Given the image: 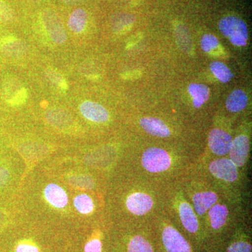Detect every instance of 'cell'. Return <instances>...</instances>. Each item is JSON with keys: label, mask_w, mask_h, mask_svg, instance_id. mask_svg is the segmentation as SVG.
I'll use <instances>...</instances> for the list:
<instances>
[{"label": "cell", "mask_w": 252, "mask_h": 252, "mask_svg": "<svg viewBox=\"0 0 252 252\" xmlns=\"http://www.w3.org/2000/svg\"><path fill=\"white\" fill-rule=\"evenodd\" d=\"M120 152L112 146H107L91 152L86 156L88 165L99 170H110L120 160Z\"/></svg>", "instance_id": "obj_10"}, {"label": "cell", "mask_w": 252, "mask_h": 252, "mask_svg": "<svg viewBox=\"0 0 252 252\" xmlns=\"http://www.w3.org/2000/svg\"><path fill=\"white\" fill-rule=\"evenodd\" d=\"M221 34L229 39L233 45L245 46L248 39V30L246 23L235 16L223 18L219 23Z\"/></svg>", "instance_id": "obj_8"}, {"label": "cell", "mask_w": 252, "mask_h": 252, "mask_svg": "<svg viewBox=\"0 0 252 252\" xmlns=\"http://www.w3.org/2000/svg\"><path fill=\"white\" fill-rule=\"evenodd\" d=\"M179 180L203 228L209 209L224 196L195 165Z\"/></svg>", "instance_id": "obj_5"}, {"label": "cell", "mask_w": 252, "mask_h": 252, "mask_svg": "<svg viewBox=\"0 0 252 252\" xmlns=\"http://www.w3.org/2000/svg\"><path fill=\"white\" fill-rule=\"evenodd\" d=\"M233 135L221 126H215L209 132L207 143L198 162L216 158L227 157L231 146Z\"/></svg>", "instance_id": "obj_6"}, {"label": "cell", "mask_w": 252, "mask_h": 252, "mask_svg": "<svg viewBox=\"0 0 252 252\" xmlns=\"http://www.w3.org/2000/svg\"><path fill=\"white\" fill-rule=\"evenodd\" d=\"M141 231L129 239L127 252H156L155 245L151 238L154 233L153 223L144 225Z\"/></svg>", "instance_id": "obj_12"}, {"label": "cell", "mask_w": 252, "mask_h": 252, "mask_svg": "<svg viewBox=\"0 0 252 252\" xmlns=\"http://www.w3.org/2000/svg\"><path fill=\"white\" fill-rule=\"evenodd\" d=\"M188 91L195 109L202 108L210 99V89L204 84L192 83L189 86Z\"/></svg>", "instance_id": "obj_18"}, {"label": "cell", "mask_w": 252, "mask_h": 252, "mask_svg": "<svg viewBox=\"0 0 252 252\" xmlns=\"http://www.w3.org/2000/svg\"><path fill=\"white\" fill-rule=\"evenodd\" d=\"M251 139L248 132H238L233 137L228 157L236 165L239 170L245 177H249Z\"/></svg>", "instance_id": "obj_7"}, {"label": "cell", "mask_w": 252, "mask_h": 252, "mask_svg": "<svg viewBox=\"0 0 252 252\" xmlns=\"http://www.w3.org/2000/svg\"><path fill=\"white\" fill-rule=\"evenodd\" d=\"M81 115L89 122L104 124L109 119L108 111L102 104L92 101H85L79 107Z\"/></svg>", "instance_id": "obj_14"}, {"label": "cell", "mask_w": 252, "mask_h": 252, "mask_svg": "<svg viewBox=\"0 0 252 252\" xmlns=\"http://www.w3.org/2000/svg\"><path fill=\"white\" fill-rule=\"evenodd\" d=\"M210 69L215 77L223 84L229 82L233 77V74L228 67L220 61L212 62L210 64Z\"/></svg>", "instance_id": "obj_24"}, {"label": "cell", "mask_w": 252, "mask_h": 252, "mask_svg": "<svg viewBox=\"0 0 252 252\" xmlns=\"http://www.w3.org/2000/svg\"><path fill=\"white\" fill-rule=\"evenodd\" d=\"M28 91L25 88H23V90L21 91L19 94L14 97L11 102H9V104L11 106H18L21 105L26 102L28 98Z\"/></svg>", "instance_id": "obj_30"}, {"label": "cell", "mask_w": 252, "mask_h": 252, "mask_svg": "<svg viewBox=\"0 0 252 252\" xmlns=\"http://www.w3.org/2000/svg\"><path fill=\"white\" fill-rule=\"evenodd\" d=\"M164 213L181 233L190 236L198 245L206 242L205 232L180 180L167 184Z\"/></svg>", "instance_id": "obj_3"}, {"label": "cell", "mask_w": 252, "mask_h": 252, "mask_svg": "<svg viewBox=\"0 0 252 252\" xmlns=\"http://www.w3.org/2000/svg\"><path fill=\"white\" fill-rule=\"evenodd\" d=\"M30 1H32V2L37 3L39 2V1H41V0H30Z\"/></svg>", "instance_id": "obj_35"}, {"label": "cell", "mask_w": 252, "mask_h": 252, "mask_svg": "<svg viewBox=\"0 0 252 252\" xmlns=\"http://www.w3.org/2000/svg\"><path fill=\"white\" fill-rule=\"evenodd\" d=\"M16 252H39V249L30 243H20L16 248Z\"/></svg>", "instance_id": "obj_31"}, {"label": "cell", "mask_w": 252, "mask_h": 252, "mask_svg": "<svg viewBox=\"0 0 252 252\" xmlns=\"http://www.w3.org/2000/svg\"><path fill=\"white\" fill-rule=\"evenodd\" d=\"M74 205L76 210L81 215H90L94 212V200L86 193L80 194L76 196L74 199Z\"/></svg>", "instance_id": "obj_23"}, {"label": "cell", "mask_w": 252, "mask_h": 252, "mask_svg": "<svg viewBox=\"0 0 252 252\" xmlns=\"http://www.w3.org/2000/svg\"><path fill=\"white\" fill-rule=\"evenodd\" d=\"M61 1L67 4H76L82 2L84 0H61Z\"/></svg>", "instance_id": "obj_33"}, {"label": "cell", "mask_w": 252, "mask_h": 252, "mask_svg": "<svg viewBox=\"0 0 252 252\" xmlns=\"http://www.w3.org/2000/svg\"><path fill=\"white\" fill-rule=\"evenodd\" d=\"M0 50L6 57L18 58L26 54L28 47L24 42L16 36L9 35L1 38L0 40Z\"/></svg>", "instance_id": "obj_15"}, {"label": "cell", "mask_w": 252, "mask_h": 252, "mask_svg": "<svg viewBox=\"0 0 252 252\" xmlns=\"http://www.w3.org/2000/svg\"><path fill=\"white\" fill-rule=\"evenodd\" d=\"M88 22V14L85 10L77 9L69 16L68 27L75 34H80L85 30Z\"/></svg>", "instance_id": "obj_21"}, {"label": "cell", "mask_w": 252, "mask_h": 252, "mask_svg": "<svg viewBox=\"0 0 252 252\" xmlns=\"http://www.w3.org/2000/svg\"><path fill=\"white\" fill-rule=\"evenodd\" d=\"M23 86L17 78L8 76L3 81L1 94L8 104L23 90Z\"/></svg>", "instance_id": "obj_20"}, {"label": "cell", "mask_w": 252, "mask_h": 252, "mask_svg": "<svg viewBox=\"0 0 252 252\" xmlns=\"http://www.w3.org/2000/svg\"><path fill=\"white\" fill-rule=\"evenodd\" d=\"M129 157V173L167 185L180 180L198 162L203 150L175 144L142 143Z\"/></svg>", "instance_id": "obj_1"}, {"label": "cell", "mask_w": 252, "mask_h": 252, "mask_svg": "<svg viewBox=\"0 0 252 252\" xmlns=\"http://www.w3.org/2000/svg\"><path fill=\"white\" fill-rule=\"evenodd\" d=\"M69 184L76 188L91 190L95 183L93 177L89 175H74L69 177Z\"/></svg>", "instance_id": "obj_25"}, {"label": "cell", "mask_w": 252, "mask_h": 252, "mask_svg": "<svg viewBox=\"0 0 252 252\" xmlns=\"http://www.w3.org/2000/svg\"><path fill=\"white\" fill-rule=\"evenodd\" d=\"M250 215L245 217L233 230L232 238L226 248V252H252V246L250 235L247 233V223Z\"/></svg>", "instance_id": "obj_13"}, {"label": "cell", "mask_w": 252, "mask_h": 252, "mask_svg": "<svg viewBox=\"0 0 252 252\" xmlns=\"http://www.w3.org/2000/svg\"><path fill=\"white\" fill-rule=\"evenodd\" d=\"M44 197L48 203L58 209L67 206L68 197L64 189L56 184H49L44 189Z\"/></svg>", "instance_id": "obj_16"}, {"label": "cell", "mask_w": 252, "mask_h": 252, "mask_svg": "<svg viewBox=\"0 0 252 252\" xmlns=\"http://www.w3.org/2000/svg\"><path fill=\"white\" fill-rule=\"evenodd\" d=\"M41 23L49 37L56 44H63L67 40V34L58 15L51 10H44L41 15Z\"/></svg>", "instance_id": "obj_11"}, {"label": "cell", "mask_w": 252, "mask_h": 252, "mask_svg": "<svg viewBox=\"0 0 252 252\" xmlns=\"http://www.w3.org/2000/svg\"><path fill=\"white\" fill-rule=\"evenodd\" d=\"M250 215V207L237 205L223 197L207 212L203 223L206 241L220 240L223 235L233 232L239 222Z\"/></svg>", "instance_id": "obj_4"}, {"label": "cell", "mask_w": 252, "mask_h": 252, "mask_svg": "<svg viewBox=\"0 0 252 252\" xmlns=\"http://www.w3.org/2000/svg\"><path fill=\"white\" fill-rule=\"evenodd\" d=\"M9 172L5 167L0 166V188L4 187L9 180Z\"/></svg>", "instance_id": "obj_32"}, {"label": "cell", "mask_w": 252, "mask_h": 252, "mask_svg": "<svg viewBox=\"0 0 252 252\" xmlns=\"http://www.w3.org/2000/svg\"><path fill=\"white\" fill-rule=\"evenodd\" d=\"M138 126L144 134L154 140L167 141L172 138L173 128L166 121L155 116H142L138 120Z\"/></svg>", "instance_id": "obj_9"}, {"label": "cell", "mask_w": 252, "mask_h": 252, "mask_svg": "<svg viewBox=\"0 0 252 252\" xmlns=\"http://www.w3.org/2000/svg\"><path fill=\"white\" fill-rule=\"evenodd\" d=\"M15 18L14 11L3 0H0V22L10 23Z\"/></svg>", "instance_id": "obj_28"}, {"label": "cell", "mask_w": 252, "mask_h": 252, "mask_svg": "<svg viewBox=\"0 0 252 252\" xmlns=\"http://www.w3.org/2000/svg\"><path fill=\"white\" fill-rule=\"evenodd\" d=\"M203 172L225 198L237 205L250 207V180L228 157L197 162Z\"/></svg>", "instance_id": "obj_2"}, {"label": "cell", "mask_w": 252, "mask_h": 252, "mask_svg": "<svg viewBox=\"0 0 252 252\" xmlns=\"http://www.w3.org/2000/svg\"><path fill=\"white\" fill-rule=\"evenodd\" d=\"M46 119L51 126L58 128H66L73 122L70 114L60 109H50L46 113Z\"/></svg>", "instance_id": "obj_19"}, {"label": "cell", "mask_w": 252, "mask_h": 252, "mask_svg": "<svg viewBox=\"0 0 252 252\" xmlns=\"http://www.w3.org/2000/svg\"><path fill=\"white\" fill-rule=\"evenodd\" d=\"M219 45L218 39L212 34H205L202 36L200 40V46L204 52L210 53L217 49Z\"/></svg>", "instance_id": "obj_27"}, {"label": "cell", "mask_w": 252, "mask_h": 252, "mask_svg": "<svg viewBox=\"0 0 252 252\" xmlns=\"http://www.w3.org/2000/svg\"><path fill=\"white\" fill-rule=\"evenodd\" d=\"M6 220V214L4 212L0 210V227L5 223Z\"/></svg>", "instance_id": "obj_34"}, {"label": "cell", "mask_w": 252, "mask_h": 252, "mask_svg": "<svg viewBox=\"0 0 252 252\" xmlns=\"http://www.w3.org/2000/svg\"><path fill=\"white\" fill-rule=\"evenodd\" d=\"M45 75L50 82L60 88L61 90L66 91L68 89V84L65 79L59 72L52 68H48L46 69Z\"/></svg>", "instance_id": "obj_26"}, {"label": "cell", "mask_w": 252, "mask_h": 252, "mask_svg": "<svg viewBox=\"0 0 252 252\" xmlns=\"http://www.w3.org/2000/svg\"><path fill=\"white\" fill-rule=\"evenodd\" d=\"M135 22V17L132 15L119 13L113 15L111 24L113 31L117 33L125 32L128 31Z\"/></svg>", "instance_id": "obj_22"}, {"label": "cell", "mask_w": 252, "mask_h": 252, "mask_svg": "<svg viewBox=\"0 0 252 252\" xmlns=\"http://www.w3.org/2000/svg\"><path fill=\"white\" fill-rule=\"evenodd\" d=\"M85 252H102V243L100 239L94 238L89 240L84 247Z\"/></svg>", "instance_id": "obj_29"}, {"label": "cell", "mask_w": 252, "mask_h": 252, "mask_svg": "<svg viewBox=\"0 0 252 252\" xmlns=\"http://www.w3.org/2000/svg\"><path fill=\"white\" fill-rule=\"evenodd\" d=\"M249 99L243 91L237 89L230 93L225 99V108L232 114L243 112L248 105Z\"/></svg>", "instance_id": "obj_17"}]
</instances>
